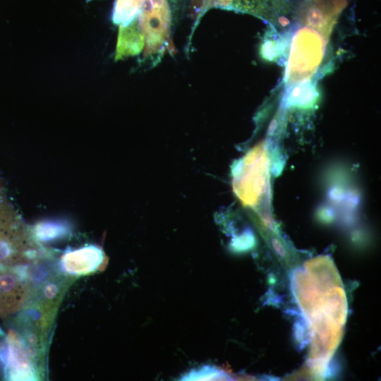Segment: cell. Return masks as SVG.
<instances>
[{
    "label": "cell",
    "instance_id": "cell-7",
    "mask_svg": "<svg viewBox=\"0 0 381 381\" xmlns=\"http://www.w3.org/2000/svg\"><path fill=\"white\" fill-rule=\"evenodd\" d=\"M142 0H116L113 20L122 26L128 24L136 16Z\"/></svg>",
    "mask_w": 381,
    "mask_h": 381
},
{
    "label": "cell",
    "instance_id": "cell-3",
    "mask_svg": "<svg viewBox=\"0 0 381 381\" xmlns=\"http://www.w3.org/2000/svg\"><path fill=\"white\" fill-rule=\"evenodd\" d=\"M289 0H234L226 9L255 16L275 26H284L295 11Z\"/></svg>",
    "mask_w": 381,
    "mask_h": 381
},
{
    "label": "cell",
    "instance_id": "cell-2",
    "mask_svg": "<svg viewBox=\"0 0 381 381\" xmlns=\"http://www.w3.org/2000/svg\"><path fill=\"white\" fill-rule=\"evenodd\" d=\"M138 23L145 37V57L151 58L170 48L171 15L168 0H142Z\"/></svg>",
    "mask_w": 381,
    "mask_h": 381
},
{
    "label": "cell",
    "instance_id": "cell-9",
    "mask_svg": "<svg viewBox=\"0 0 381 381\" xmlns=\"http://www.w3.org/2000/svg\"><path fill=\"white\" fill-rule=\"evenodd\" d=\"M173 11L175 12L179 11L182 6L184 5V2L186 3V0H169Z\"/></svg>",
    "mask_w": 381,
    "mask_h": 381
},
{
    "label": "cell",
    "instance_id": "cell-1",
    "mask_svg": "<svg viewBox=\"0 0 381 381\" xmlns=\"http://www.w3.org/2000/svg\"><path fill=\"white\" fill-rule=\"evenodd\" d=\"M233 190L243 206L257 207L270 193V157L266 143L249 150L237 163Z\"/></svg>",
    "mask_w": 381,
    "mask_h": 381
},
{
    "label": "cell",
    "instance_id": "cell-5",
    "mask_svg": "<svg viewBox=\"0 0 381 381\" xmlns=\"http://www.w3.org/2000/svg\"><path fill=\"white\" fill-rule=\"evenodd\" d=\"M104 259L100 249L89 247L64 255L61 262L66 272L73 275H85L98 270Z\"/></svg>",
    "mask_w": 381,
    "mask_h": 381
},
{
    "label": "cell",
    "instance_id": "cell-8",
    "mask_svg": "<svg viewBox=\"0 0 381 381\" xmlns=\"http://www.w3.org/2000/svg\"><path fill=\"white\" fill-rule=\"evenodd\" d=\"M181 380H227L231 377L224 371L211 365H203L199 368L193 369L184 375Z\"/></svg>",
    "mask_w": 381,
    "mask_h": 381
},
{
    "label": "cell",
    "instance_id": "cell-6",
    "mask_svg": "<svg viewBox=\"0 0 381 381\" xmlns=\"http://www.w3.org/2000/svg\"><path fill=\"white\" fill-rule=\"evenodd\" d=\"M145 45V37L136 17L120 29L116 57L118 59L140 53Z\"/></svg>",
    "mask_w": 381,
    "mask_h": 381
},
{
    "label": "cell",
    "instance_id": "cell-4",
    "mask_svg": "<svg viewBox=\"0 0 381 381\" xmlns=\"http://www.w3.org/2000/svg\"><path fill=\"white\" fill-rule=\"evenodd\" d=\"M345 3V0H304L299 7V13L308 24L328 30Z\"/></svg>",
    "mask_w": 381,
    "mask_h": 381
}]
</instances>
